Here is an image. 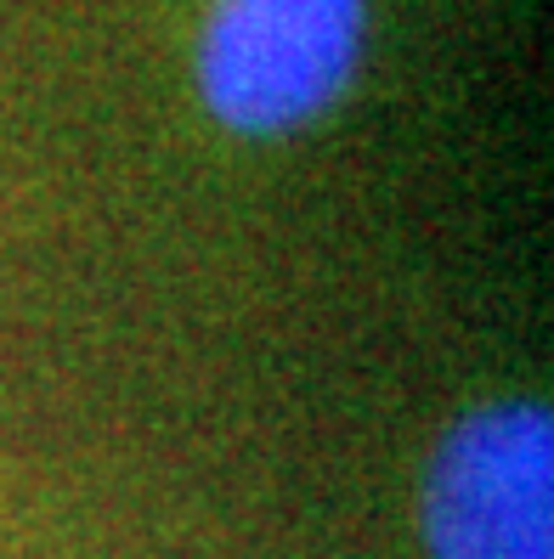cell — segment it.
<instances>
[{
    "instance_id": "obj_1",
    "label": "cell",
    "mask_w": 554,
    "mask_h": 559,
    "mask_svg": "<svg viewBox=\"0 0 554 559\" xmlns=\"http://www.w3.org/2000/svg\"><path fill=\"white\" fill-rule=\"evenodd\" d=\"M368 46V0H210L199 96L233 136H288L351 91Z\"/></svg>"
},
{
    "instance_id": "obj_2",
    "label": "cell",
    "mask_w": 554,
    "mask_h": 559,
    "mask_svg": "<svg viewBox=\"0 0 554 559\" xmlns=\"http://www.w3.org/2000/svg\"><path fill=\"white\" fill-rule=\"evenodd\" d=\"M431 559H554V418L493 402L441 436L425 475Z\"/></svg>"
}]
</instances>
